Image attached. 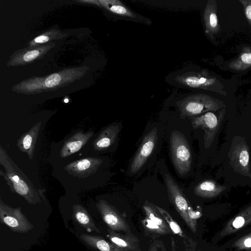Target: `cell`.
<instances>
[{"mask_svg": "<svg viewBox=\"0 0 251 251\" xmlns=\"http://www.w3.org/2000/svg\"><path fill=\"white\" fill-rule=\"evenodd\" d=\"M181 119L193 118L205 113L218 111L226 107L224 102L208 95H189L176 102Z\"/></svg>", "mask_w": 251, "mask_h": 251, "instance_id": "6da1fadb", "label": "cell"}, {"mask_svg": "<svg viewBox=\"0 0 251 251\" xmlns=\"http://www.w3.org/2000/svg\"><path fill=\"white\" fill-rule=\"evenodd\" d=\"M170 149L172 160L178 175L185 176L191 170L192 157L189 143L183 134L177 130L171 132Z\"/></svg>", "mask_w": 251, "mask_h": 251, "instance_id": "7a4b0ae2", "label": "cell"}, {"mask_svg": "<svg viewBox=\"0 0 251 251\" xmlns=\"http://www.w3.org/2000/svg\"><path fill=\"white\" fill-rule=\"evenodd\" d=\"M228 156L234 172L251 178L249 146L244 137L239 135L233 137Z\"/></svg>", "mask_w": 251, "mask_h": 251, "instance_id": "3957f363", "label": "cell"}, {"mask_svg": "<svg viewBox=\"0 0 251 251\" xmlns=\"http://www.w3.org/2000/svg\"><path fill=\"white\" fill-rule=\"evenodd\" d=\"M215 112H208L191 119L194 129L201 128L204 130V146L207 149L210 147L218 132L225 115L226 107Z\"/></svg>", "mask_w": 251, "mask_h": 251, "instance_id": "277c9868", "label": "cell"}, {"mask_svg": "<svg viewBox=\"0 0 251 251\" xmlns=\"http://www.w3.org/2000/svg\"><path fill=\"white\" fill-rule=\"evenodd\" d=\"M165 180L170 201L189 227L196 232V220L190 212L187 200L182 189L169 175L165 174Z\"/></svg>", "mask_w": 251, "mask_h": 251, "instance_id": "5b68a950", "label": "cell"}, {"mask_svg": "<svg viewBox=\"0 0 251 251\" xmlns=\"http://www.w3.org/2000/svg\"><path fill=\"white\" fill-rule=\"evenodd\" d=\"M176 79L179 83L191 88L213 91L224 96L226 95L222 83L215 77L210 75L206 70L199 73H186L178 75Z\"/></svg>", "mask_w": 251, "mask_h": 251, "instance_id": "8992f818", "label": "cell"}, {"mask_svg": "<svg viewBox=\"0 0 251 251\" xmlns=\"http://www.w3.org/2000/svg\"><path fill=\"white\" fill-rule=\"evenodd\" d=\"M0 220L11 230L19 233H25L33 228L22 213L21 208H13L2 203L0 205Z\"/></svg>", "mask_w": 251, "mask_h": 251, "instance_id": "52a82bcc", "label": "cell"}, {"mask_svg": "<svg viewBox=\"0 0 251 251\" xmlns=\"http://www.w3.org/2000/svg\"><path fill=\"white\" fill-rule=\"evenodd\" d=\"M157 140V129L153 127L143 138L130 164L132 173H137L145 164L152 152Z\"/></svg>", "mask_w": 251, "mask_h": 251, "instance_id": "ba28073f", "label": "cell"}, {"mask_svg": "<svg viewBox=\"0 0 251 251\" xmlns=\"http://www.w3.org/2000/svg\"><path fill=\"white\" fill-rule=\"evenodd\" d=\"M98 207L103 220L112 230L126 232L129 230L128 224L125 219L107 202L101 201Z\"/></svg>", "mask_w": 251, "mask_h": 251, "instance_id": "9c48e42d", "label": "cell"}, {"mask_svg": "<svg viewBox=\"0 0 251 251\" xmlns=\"http://www.w3.org/2000/svg\"><path fill=\"white\" fill-rule=\"evenodd\" d=\"M203 21L205 31L211 39L221 30V26L217 17V5L215 0L207 2L203 12Z\"/></svg>", "mask_w": 251, "mask_h": 251, "instance_id": "30bf717a", "label": "cell"}, {"mask_svg": "<svg viewBox=\"0 0 251 251\" xmlns=\"http://www.w3.org/2000/svg\"><path fill=\"white\" fill-rule=\"evenodd\" d=\"M251 224V203L230 220L218 236L224 237Z\"/></svg>", "mask_w": 251, "mask_h": 251, "instance_id": "8fae6325", "label": "cell"}, {"mask_svg": "<svg viewBox=\"0 0 251 251\" xmlns=\"http://www.w3.org/2000/svg\"><path fill=\"white\" fill-rule=\"evenodd\" d=\"M108 237L112 244L123 251H140L139 241L133 236L123 235L108 230Z\"/></svg>", "mask_w": 251, "mask_h": 251, "instance_id": "7c38bea8", "label": "cell"}, {"mask_svg": "<svg viewBox=\"0 0 251 251\" xmlns=\"http://www.w3.org/2000/svg\"><path fill=\"white\" fill-rule=\"evenodd\" d=\"M226 188V186L213 180L207 179L198 184L194 189V193L198 197L211 198L218 196Z\"/></svg>", "mask_w": 251, "mask_h": 251, "instance_id": "4fadbf2b", "label": "cell"}, {"mask_svg": "<svg viewBox=\"0 0 251 251\" xmlns=\"http://www.w3.org/2000/svg\"><path fill=\"white\" fill-rule=\"evenodd\" d=\"M228 67L236 71H245L251 68V47H243L238 57L230 62Z\"/></svg>", "mask_w": 251, "mask_h": 251, "instance_id": "5bb4252c", "label": "cell"}, {"mask_svg": "<svg viewBox=\"0 0 251 251\" xmlns=\"http://www.w3.org/2000/svg\"><path fill=\"white\" fill-rule=\"evenodd\" d=\"M146 216L160 226L166 234L171 232L168 224L157 210L155 205L146 201L143 205Z\"/></svg>", "mask_w": 251, "mask_h": 251, "instance_id": "9a60e30c", "label": "cell"}, {"mask_svg": "<svg viewBox=\"0 0 251 251\" xmlns=\"http://www.w3.org/2000/svg\"><path fill=\"white\" fill-rule=\"evenodd\" d=\"M73 216L75 220L85 229L100 232L91 216L83 207L75 205L74 208Z\"/></svg>", "mask_w": 251, "mask_h": 251, "instance_id": "2e32d148", "label": "cell"}, {"mask_svg": "<svg viewBox=\"0 0 251 251\" xmlns=\"http://www.w3.org/2000/svg\"><path fill=\"white\" fill-rule=\"evenodd\" d=\"M103 5L110 11L121 16L135 19L136 14L119 0L101 1Z\"/></svg>", "mask_w": 251, "mask_h": 251, "instance_id": "e0dca14e", "label": "cell"}, {"mask_svg": "<svg viewBox=\"0 0 251 251\" xmlns=\"http://www.w3.org/2000/svg\"><path fill=\"white\" fill-rule=\"evenodd\" d=\"M80 238L87 245L100 251H111L113 249L112 244L98 236L83 234Z\"/></svg>", "mask_w": 251, "mask_h": 251, "instance_id": "ac0fdd59", "label": "cell"}, {"mask_svg": "<svg viewBox=\"0 0 251 251\" xmlns=\"http://www.w3.org/2000/svg\"><path fill=\"white\" fill-rule=\"evenodd\" d=\"M120 129L119 125L109 127L104 131L102 137L97 142V146L100 148L109 147L115 141Z\"/></svg>", "mask_w": 251, "mask_h": 251, "instance_id": "d6986e66", "label": "cell"}, {"mask_svg": "<svg viewBox=\"0 0 251 251\" xmlns=\"http://www.w3.org/2000/svg\"><path fill=\"white\" fill-rule=\"evenodd\" d=\"M226 247L236 251H250L251 250V232L237 237L227 243Z\"/></svg>", "mask_w": 251, "mask_h": 251, "instance_id": "ffe728a7", "label": "cell"}, {"mask_svg": "<svg viewBox=\"0 0 251 251\" xmlns=\"http://www.w3.org/2000/svg\"><path fill=\"white\" fill-rule=\"evenodd\" d=\"M155 207L168 224L171 231L178 235L186 242L189 241L188 237L185 234L178 224L174 220L169 212L163 208L155 205Z\"/></svg>", "mask_w": 251, "mask_h": 251, "instance_id": "44dd1931", "label": "cell"}, {"mask_svg": "<svg viewBox=\"0 0 251 251\" xmlns=\"http://www.w3.org/2000/svg\"><path fill=\"white\" fill-rule=\"evenodd\" d=\"M145 227L149 231L160 234H166V233L157 224L147 217L143 221Z\"/></svg>", "mask_w": 251, "mask_h": 251, "instance_id": "7402d4cb", "label": "cell"}, {"mask_svg": "<svg viewBox=\"0 0 251 251\" xmlns=\"http://www.w3.org/2000/svg\"><path fill=\"white\" fill-rule=\"evenodd\" d=\"M242 4L247 20L251 27V0H239Z\"/></svg>", "mask_w": 251, "mask_h": 251, "instance_id": "603a6c76", "label": "cell"}, {"mask_svg": "<svg viewBox=\"0 0 251 251\" xmlns=\"http://www.w3.org/2000/svg\"><path fill=\"white\" fill-rule=\"evenodd\" d=\"M61 80L58 74H53L49 76L45 80V85L48 87H53L57 85Z\"/></svg>", "mask_w": 251, "mask_h": 251, "instance_id": "cb8c5ba5", "label": "cell"}, {"mask_svg": "<svg viewBox=\"0 0 251 251\" xmlns=\"http://www.w3.org/2000/svg\"><path fill=\"white\" fill-rule=\"evenodd\" d=\"M83 142L81 141H74L68 142L65 147L67 149L70 153H73L79 150Z\"/></svg>", "mask_w": 251, "mask_h": 251, "instance_id": "d4e9b609", "label": "cell"}, {"mask_svg": "<svg viewBox=\"0 0 251 251\" xmlns=\"http://www.w3.org/2000/svg\"><path fill=\"white\" fill-rule=\"evenodd\" d=\"M15 183V189L19 194L26 195L28 193V188L23 181L20 180L19 182Z\"/></svg>", "mask_w": 251, "mask_h": 251, "instance_id": "484cf974", "label": "cell"}, {"mask_svg": "<svg viewBox=\"0 0 251 251\" xmlns=\"http://www.w3.org/2000/svg\"><path fill=\"white\" fill-rule=\"evenodd\" d=\"M39 54V51L36 50L29 51L24 54V59L26 62L30 61L36 58Z\"/></svg>", "mask_w": 251, "mask_h": 251, "instance_id": "4316f807", "label": "cell"}, {"mask_svg": "<svg viewBox=\"0 0 251 251\" xmlns=\"http://www.w3.org/2000/svg\"><path fill=\"white\" fill-rule=\"evenodd\" d=\"M91 165V162L88 159H84L78 162L76 168L79 170H84L88 169Z\"/></svg>", "mask_w": 251, "mask_h": 251, "instance_id": "83f0119b", "label": "cell"}, {"mask_svg": "<svg viewBox=\"0 0 251 251\" xmlns=\"http://www.w3.org/2000/svg\"><path fill=\"white\" fill-rule=\"evenodd\" d=\"M149 251H166V250L161 242H155L151 246Z\"/></svg>", "mask_w": 251, "mask_h": 251, "instance_id": "f1b7e54d", "label": "cell"}, {"mask_svg": "<svg viewBox=\"0 0 251 251\" xmlns=\"http://www.w3.org/2000/svg\"><path fill=\"white\" fill-rule=\"evenodd\" d=\"M32 137L29 135H26L23 139V146L25 150H27L31 146Z\"/></svg>", "mask_w": 251, "mask_h": 251, "instance_id": "f546056e", "label": "cell"}, {"mask_svg": "<svg viewBox=\"0 0 251 251\" xmlns=\"http://www.w3.org/2000/svg\"><path fill=\"white\" fill-rule=\"evenodd\" d=\"M49 38L45 35H41L35 38L34 41L36 43H43L47 42Z\"/></svg>", "mask_w": 251, "mask_h": 251, "instance_id": "4dcf8cb0", "label": "cell"}, {"mask_svg": "<svg viewBox=\"0 0 251 251\" xmlns=\"http://www.w3.org/2000/svg\"><path fill=\"white\" fill-rule=\"evenodd\" d=\"M11 179L15 183H18L20 181L19 177L17 175L13 176Z\"/></svg>", "mask_w": 251, "mask_h": 251, "instance_id": "1f68e13d", "label": "cell"}, {"mask_svg": "<svg viewBox=\"0 0 251 251\" xmlns=\"http://www.w3.org/2000/svg\"><path fill=\"white\" fill-rule=\"evenodd\" d=\"M111 251H122V250H121V249L117 248L115 246H114L113 249V250Z\"/></svg>", "mask_w": 251, "mask_h": 251, "instance_id": "d6a6232c", "label": "cell"}, {"mask_svg": "<svg viewBox=\"0 0 251 251\" xmlns=\"http://www.w3.org/2000/svg\"><path fill=\"white\" fill-rule=\"evenodd\" d=\"M64 101L65 103H67L69 101V100L68 99H65Z\"/></svg>", "mask_w": 251, "mask_h": 251, "instance_id": "836d02e7", "label": "cell"}]
</instances>
